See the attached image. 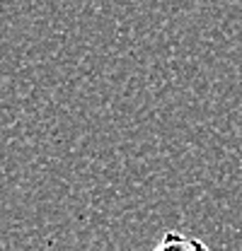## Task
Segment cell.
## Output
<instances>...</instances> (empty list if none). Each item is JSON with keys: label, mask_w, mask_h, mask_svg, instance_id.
I'll list each match as a JSON object with an SVG mask.
<instances>
[{"label": "cell", "mask_w": 242, "mask_h": 251, "mask_svg": "<svg viewBox=\"0 0 242 251\" xmlns=\"http://www.w3.org/2000/svg\"><path fill=\"white\" fill-rule=\"evenodd\" d=\"M152 251H209V247L196 237H186L177 229H170L162 234V239L155 244Z\"/></svg>", "instance_id": "cell-1"}]
</instances>
